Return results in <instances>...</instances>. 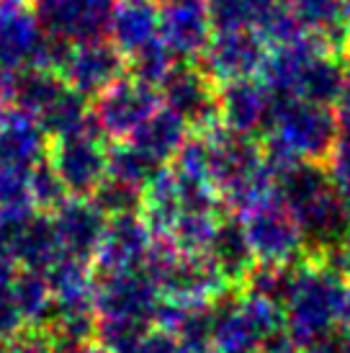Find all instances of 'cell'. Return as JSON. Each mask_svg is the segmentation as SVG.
<instances>
[{"instance_id":"bcb514c9","label":"cell","mask_w":350,"mask_h":353,"mask_svg":"<svg viewBox=\"0 0 350 353\" xmlns=\"http://www.w3.org/2000/svg\"><path fill=\"white\" fill-rule=\"evenodd\" d=\"M142 3H152V0H142Z\"/></svg>"},{"instance_id":"cb8c5ba5","label":"cell","mask_w":350,"mask_h":353,"mask_svg":"<svg viewBox=\"0 0 350 353\" xmlns=\"http://www.w3.org/2000/svg\"><path fill=\"white\" fill-rule=\"evenodd\" d=\"M85 99L88 96L65 85V90L37 117L41 121L44 132L57 139L93 127V108L88 106Z\"/></svg>"},{"instance_id":"8992f818","label":"cell","mask_w":350,"mask_h":353,"mask_svg":"<svg viewBox=\"0 0 350 353\" xmlns=\"http://www.w3.org/2000/svg\"><path fill=\"white\" fill-rule=\"evenodd\" d=\"M49 163L62 178L70 196H93L108 178V150L98 127L57 137L49 150Z\"/></svg>"},{"instance_id":"30bf717a","label":"cell","mask_w":350,"mask_h":353,"mask_svg":"<svg viewBox=\"0 0 350 353\" xmlns=\"http://www.w3.org/2000/svg\"><path fill=\"white\" fill-rule=\"evenodd\" d=\"M116 6V0H37V16L52 39L75 44L103 37Z\"/></svg>"},{"instance_id":"1f68e13d","label":"cell","mask_w":350,"mask_h":353,"mask_svg":"<svg viewBox=\"0 0 350 353\" xmlns=\"http://www.w3.org/2000/svg\"><path fill=\"white\" fill-rule=\"evenodd\" d=\"M29 173L31 168L0 165V212H29V209H34Z\"/></svg>"},{"instance_id":"484cf974","label":"cell","mask_w":350,"mask_h":353,"mask_svg":"<svg viewBox=\"0 0 350 353\" xmlns=\"http://www.w3.org/2000/svg\"><path fill=\"white\" fill-rule=\"evenodd\" d=\"M157 170L160 165L152 163L142 150H136L132 142H119L116 148L108 150V181H116L121 186L145 194Z\"/></svg>"},{"instance_id":"f546056e","label":"cell","mask_w":350,"mask_h":353,"mask_svg":"<svg viewBox=\"0 0 350 353\" xmlns=\"http://www.w3.org/2000/svg\"><path fill=\"white\" fill-rule=\"evenodd\" d=\"M29 188H31L34 209H41V212H54L70 196L65 183H62V178L57 176V170L52 168L49 160H41V163H37V165L31 168Z\"/></svg>"},{"instance_id":"f35d334b","label":"cell","mask_w":350,"mask_h":353,"mask_svg":"<svg viewBox=\"0 0 350 353\" xmlns=\"http://www.w3.org/2000/svg\"><path fill=\"white\" fill-rule=\"evenodd\" d=\"M314 351L317 353H350V330L335 327Z\"/></svg>"},{"instance_id":"5b68a950","label":"cell","mask_w":350,"mask_h":353,"mask_svg":"<svg viewBox=\"0 0 350 353\" xmlns=\"http://www.w3.org/2000/svg\"><path fill=\"white\" fill-rule=\"evenodd\" d=\"M240 222H243L245 235L250 240L258 263L294 265L302 258L307 237L291 216L289 206L283 204L278 191L258 206L247 209L245 214H240Z\"/></svg>"},{"instance_id":"d590c367","label":"cell","mask_w":350,"mask_h":353,"mask_svg":"<svg viewBox=\"0 0 350 353\" xmlns=\"http://www.w3.org/2000/svg\"><path fill=\"white\" fill-rule=\"evenodd\" d=\"M134 353H181V343H178V338L173 333H167V330L155 325L142 338V343L134 348Z\"/></svg>"},{"instance_id":"f1b7e54d","label":"cell","mask_w":350,"mask_h":353,"mask_svg":"<svg viewBox=\"0 0 350 353\" xmlns=\"http://www.w3.org/2000/svg\"><path fill=\"white\" fill-rule=\"evenodd\" d=\"M294 271H296V265L255 263L250 276H247V289H250V294L268 296L273 302L283 304L289 292H291Z\"/></svg>"},{"instance_id":"d4e9b609","label":"cell","mask_w":350,"mask_h":353,"mask_svg":"<svg viewBox=\"0 0 350 353\" xmlns=\"http://www.w3.org/2000/svg\"><path fill=\"white\" fill-rule=\"evenodd\" d=\"M16 294H19V307L23 314V323L34 330H44L54 312V299L52 289L47 284V276L41 271L21 268L16 279Z\"/></svg>"},{"instance_id":"7c38bea8","label":"cell","mask_w":350,"mask_h":353,"mask_svg":"<svg viewBox=\"0 0 350 353\" xmlns=\"http://www.w3.org/2000/svg\"><path fill=\"white\" fill-rule=\"evenodd\" d=\"M160 99L170 111L183 117L188 127H196L201 134L222 124L216 108V90L204 70L175 65L160 85Z\"/></svg>"},{"instance_id":"8d00e7d4","label":"cell","mask_w":350,"mask_h":353,"mask_svg":"<svg viewBox=\"0 0 350 353\" xmlns=\"http://www.w3.org/2000/svg\"><path fill=\"white\" fill-rule=\"evenodd\" d=\"M322 261L330 265V268H335V271L350 284V225H348V230L342 232L340 240L325 253Z\"/></svg>"},{"instance_id":"8fae6325","label":"cell","mask_w":350,"mask_h":353,"mask_svg":"<svg viewBox=\"0 0 350 353\" xmlns=\"http://www.w3.org/2000/svg\"><path fill=\"white\" fill-rule=\"evenodd\" d=\"M268 57V44L255 29L214 31L201 54V70L216 83L253 78L262 70Z\"/></svg>"},{"instance_id":"83f0119b","label":"cell","mask_w":350,"mask_h":353,"mask_svg":"<svg viewBox=\"0 0 350 353\" xmlns=\"http://www.w3.org/2000/svg\"><path fill=\"white\" fill-rule=\"evenodd\" d=\"M16 279H19V265L0 261V343L23 333V325H26L19 307Z\"/></svg>"},{"instance_id":"9a60e30c","label":"cell","mask_w":350,"mask_h":353,"mask_svg":"<svg viewBox=\"0 0 350 353\" xmlns=\"http://www.w3.org/2000/svg\"><path fill=\"white\" fill-rule=\"evenodd\" d=\"M106 212L96 199L68 196L52 212V225L65 255L93 258L101 237L106 232Z\"/></svg>"},{"instance_id":"7a4b0ae2","label":"cell","mask_w":350,"mask_h":353,"mask_svg":"<svg viewBox=\"0 0 350 353\" xmlns=\"http://www.w3.org/2000/svg\"><path fill=\"white\" fill-rule=\"evenodd\" d=\"M278 194L296 219V225L302 227L307 243L322 253H327L348 230L350 222L342 212L330 168H325L317 160H302L281 173Z\"/></svg>"},{"instance_id":"ffe728a7","label":"cell","mask_w":350,"mask_h":353,"mask_svg":"<svg viewBox=\"0 0 350 353\" xmlns=\"http://www.w3.org/2000/svg\"><path fill=\"white\" fill-rule=\"evenodd\" d=\"M188 124L183 117H178L170 108H157L142 127L129 137L136 150H142L152 163L165 165L167 160H175L178 150L183 148Z\"/></svg>"},{"instance_id":"d6a6232c","label":"cell","mask_w":350,"mask_h":353,"mask_svg":"<svg viewBox=\"0 0 350 353\" xmlns=\"http://www.w3.org/2000/svg\"><path fill=\"white\" fill-rule=\"evenodd\" d=\"M96 201L101 204V209L106 212V214L116 216V214H132L136 206H142V191H134V188L129 186H121L116 181H108L98 188L96 194Z\"/></svg>"},{"instance_id":"d6986e66","label":"cell","mask_w":350,"mask_h":353,"mask_svg":"<svg viewBox=\"0 0 350 353\" xmlns=\"http://www.w3.org/2000/svg\"><path fill=\"white\" fill-rule=\"evenodd\" d=\"M111 41L124 54H136L160 39V8L142 0H121L108 26Z\"/></svg>"},{"instance_id":"7402d4cb","label":"cell","mask_w":350,"mask_h":353,"mask_svg":"<svg viewBox=\"0 0 350 353\" xmlns=\"http://www.w3.org/2000/svg\"><path fill=\"white\" fill-rule=\"evenodd\" d=\"M291 8L302 29L317 34L332 52L350 50V26L345 23L342 0H291Z\"/></svg>"},{"instance_id":"e0dca14e","label":"cell","mask_w":350,"mask_h":353,"mask_svg":"<svg viewBox=\"0 0 350 353\" xmlns=\"http://www.w3.org/2000/svg\"><path fill=\"white\" fill-rule=\"evenodd\" d=\"M47 150V132L31 111L19 103L0 106V165L34 168Z\"/></svg>"},{"instance_id":"4dcf8cb0","label":"cell","mask_w":350,"mask_h":353,"mask_svg":"<svg viewBox=\"0 0 350 353\" xmlns=\"http://www.w3.org/2000/svg\"><path fill=\"white\" fill-rule=\"evenodd\" d=\"M173 52L165 47V41L157 39L155 44H150L145 50H139L136 54H132V75L139 80H145L150 85H163V80L170 75V70L175 68Z\"/></svg>"},{"instance_id":"4316f807","label":"cell","mask_w":350,"mask_h":353,"mask_svg":"<svg viewBox=\"0 0 350 353\" xmlns=\"http://www.w3.org/2000/svg\"><path fill=\"white\" fill-rule=\"evenodd\" d=\"M65 80L57 70H47V68H31L23 70L19 78V93H16V101L23 106L26 111H31L34 117H39L41 111L57 99L59 93L65 90Z\"/></svg>"},{"instance_id":"6da1fadb","label":"cell","mask_w":350,"mask_h":353,"mask_svg":"<svg viewBox=\"0 0 350 353\" xmlns=\"http://www.w3.org/2000/svg\"><path fill=\"white\" fill-rule=\"evenodd\" d=\"M340 127L330 106L302 99H276L265 137V160L276 176L302 160H330Z\"/></svg>"},{"instance_id":"ab89813d","label":"cell","mask_w":350,"mask_h":353,"mask_svg":"<svg viewBox=\"0 0 350 353\" xmlns=\"http://www.w3.org/2000/svg\"><path fill=\"white\" fill-rule=\"evenodd\" d=\"M338 327H345V330H350V284L345 286V294H342L340 317H338Z\"/></svg>"},{"instance_id":"ac0fdd59","label":"cell","mask_w":350,"mask_h":353,"mask_svg":"<svg viewBox=\"0 0 350 353\" xmlns=\"http://www.w3.org/2000/svg\"><path fill=\"white\" fill-rule=\"evenodd\" d=\"M52 289L54 312L65 310H96V274L88 265V258L62 255L57 263L44 271ZM52 312V314H54Z\"/></svg>"},{"instance_id":"74e56055","label":"cell","mask_w":350,"mask_h":353,"mask_svg":"<svg viewBox=\"0 0 350 353\" xmlns=\"http://www.w3.org/2000/svg\"><path fill=\"white\" fill-rule=\"evenodd\" d=\"M19 78H21L19 70L0 65V106L16 101V93H19Z\"/></svg>"},{"instance_id":"b9f144b4","label":"cell","mask_w":350,"mask_h":353,"mask_svg":"<svg viewBox=\"0 0 350 353\" xmlns=\"http://www.w3.org/2000/svg\"><path fill=\"white\" fill-rule=\"evenodd\" d=\"M70 353H106L101 345H93V343H88V345H83V348H78V351H70Z\"/></svg>"},{"instance_id":"277c9868","label":"cell","mask_w":350,"mask_h":353,"mask_svg":"<svg viewBox=\"0 0 350 353\" xmlns=\"http://www.w3.org/2000/svg\"><path fill=\"white\" fill-rule=\"evenodd\" d=\"M65 41L52 39L37 10L26 0H0V65L23 72L31 68L57 70Z\"/></svg>"},{"instance_id":"4fadbf2b","label":"cell","mask_w":350,"mask_h":353,"mask_svg":"<svg viewBox=\"0 0 350 353\" xmlns=\"http://www.w3.org/2000/svg\"><path fill=\"white\" fill-rule=\"evenodd\" d=\"M155 235L147 227L145 216L139 214H116L108 219L106 232L98 243L93 261L101 276L121 274V271H136L142 268L147 255L152 250Z\"/></svg>"},{"instance_id":"836d02e7","label":"cell","mask_w":350,"mask_h":353,"mask_svg":"<svg viewBox=\"0 0 350 353\" xmlns=\"http://www.w3.org/2000/svg\"><path fill=\"white\" fill-rule=\"evenodd\" d=\"M209 19L214 31H237V29H250V19L245 10L243 0H209Z\"/></svg>"},{"instance_id":"ba28073f","label":"cell","mask_w":350,"mask_h":353,"mask_svg":"<svg viewBox=\"0 0 350 353\" xmlns=\"http://www.w3.org/2000/svg\"><path fill=\"white\" fill-rule=\"evenodd\" d=\"M160 289L145 268L101 276L96 286L98 320H129L155 327Z\"/></svg>"},{"instance_id":"f6af8a7d","label":"cell","mask_w":350,"mask_h":353,"mask_svg":"<svg viewBox=\"0 0 350 353\" xmlns=\"http://www.w3.org/2000/svg\"><path fill=\"white\" fill-rule=\"evenodd\" d=\"M229 353H262V351H258V348H247V351H229Z\"/></svg>"},{"instance_id":"44dd1931","label":"cell","mask_w":350,"mask_h":353,"mask_svg":"<svg viewBox=\"0 0 350 353\" xmlns=\"http://www.w3.org/2000/svg\"><path fill=\"white\" fill-rule=\"evenodd\" d=\"M209 255H212V261L229 284H245L247 281V276L255 265V255L253 248H250V240L245 235L240 216L219 222L214 237H212V245H209Z\"/></svg>"},{"instance_id":"60d3db41","label":"cell","mask_w":350,"mask_h":353,"mask_svg":"<svg viewBox=\"0 0 350 353\" xmlns=\"http://www.w3.org/2000/svg\"><path fill=\"white\" fill-rule=\"evenodd\" d=\"M338 196H340L342 212H345V216H348V222H350V186L338 188Z\"/></svg>"},{"instance_id":"7bdbcfd3","label":"cell","mask_w":350,"mask_h":353,"mask_svg":"<svg viewBox=\"0 0 350 353\" xmlns=\"http://www.w3.org/2000/svg\"><path fill=\"white\" fill-rule=\"evenodd\" d=\"M281 353H317L314 351V348H299V345H289V348H286V351H281Z\"/></svg>"},{"instance_id":"52a82bcc","label":"cell","mask_w":350,"mask_h":353,"mask_svg":"<svg viewBox=\"0 0 350 353\" xmlns=\"http://www.w3.org/2000/svg\"><path fill=\"white\" fill-rule=\"evenodd\" d=\"M160 93L139 78H119L103 93L96 96L93 124L103 137H132L136 129L160 108Z\"/></svg>"},{"instance_id":"ee69618b","label":"cell","mask_w":350,"mask_h":353,"mask_svg":"<svg viewBox=\"0 0 350 353\" xmlns=\"http://www.w3.org/2000/svg\"><path fill=\"white\" fill-rule=\"evenodd\" d=\"M342 13H345V23L350 26V0H342Z\"/></svg>"},{"instance_id":"9c48e42d","label":"cell","mask_w":350,"mask_h":353,"mask_svg":"<svg viewBox=\"0 0 350 353\" xmlns=\"http://www.w3.org/2000/svg\"><path fill=\"white\" fill-rule=\"evenodd\" d=\"M124 52L114 41L98 37L68 44L57 72L72 90L83 96H98L124 75Z\"/></svg>"},{"instance_id":"2e32d148","label":"cell","mask_w":350,"mask_h":353,"mask_svg":"<svg viewBox=\"0 0 350 353\" xmlns=\"http://www.w3.org/2000/svg\"><path fill=\"white\" fill-rule=\"evenodd\" d=\"M212 19L204 0H165L160 8V39L175 57H201L212 41Z\"/></svg>"},{"instance_id":"e575fe53","label":"cell","mask_w":350,"mask_h":353,"mask_svg":"<svg viewBox=\"0 0 350 353\" xmlns=\"http://www.w3.org/2000/svg\"><path fill=\"white\" fill-rule=\"evenodd\" d=\"M0 353H57L54 343L44 330H23L10 341L0 343Z\"/></svg>"},{"instance_id":"5bb4252c","label":"cell","mask_w":350,"mask_h":353,"mask_svg":"<svg viewBox=\"0 0 350 353\" xmlns=\"http://www.w3.org/2000/svg\"><path fill=\"white\" fill-rule=\"evenodd\" d=\"M216 108H219L222 127H227L234 134L253 137L271 127L276 96L258 78L229 80L216 93Z\"/></svg>"},{"instance_id":"603a6c76","label":"cell","mask_w":350,"mask_h":353,"mask_svg":"<svg viewBox=\"0 0 350 353\" xmlns=\"http://www.w3.org/2000/svg\"><path fill=\"white\" fill-rule=\"evenodd\" d=\"M345 75H348V68L332 57L330 50L320 52L304 65L294 99L332 106V103H338L342 88H345Z\"/></svg>"},{"instance_id":"3957f363","label":"cell","mask_w":350,"mask_h":353,"mask_svg":"<svg viewBox=\"0 0 350 353\" xmlns=\"http://www.w3.org/2000/svg\"><path fill=\"white\" fill-rule=\"evenodd\" d=\"M345 286L348 281L325 261L296 265L291 292L283 302L286 330L294 345L317 348L338 327Z\"/></svg>"}]
</instances>
